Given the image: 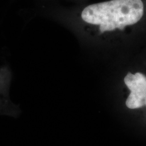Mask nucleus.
<instances>
[{
	"label": "nucleus",
	"instance_id": "nucleus-2",
	"mask_svg": "<svg viewBox=\"0 0 146 146\" xmlns=\"http://www.w3.org/2000/svg\"><path fill=\"white\" fill-rule=\"evenodd\" d=\"M125 83L131 93L126 105L130 109H136L146 105V76L141 72H128Z\"/></svg>",
	"mask_w": 146,
	"mask_h": 146
},
{
	"label": "nucleus",
	"instance_id": "nucleus-1",
	"mask_svg": "<svg viewBox=\"0 0 146 146\" xmlns=\"http://www.w3.org/2000/svg\"><path fill=\"white\" fill-rule=\"evenodd\" d=\"M143 10L141 0H112L86 7L81 17L87 23L100 25L104 33L135 25L143 16Z\"/></svg>",
	"mask_w": 146,
	"mask_h": 146
}]
</instances>
